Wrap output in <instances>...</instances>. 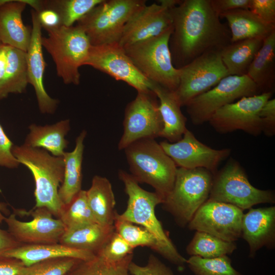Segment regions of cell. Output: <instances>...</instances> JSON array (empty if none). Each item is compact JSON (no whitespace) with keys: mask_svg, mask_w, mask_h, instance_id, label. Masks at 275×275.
<instances>
[{"mask_svg":"<svg viewBox=\"0 0 275 275\" xmlns=\"http://www.w3.org/2000/svg\"><path fill=\"white\" fill-rule=\"evenodd\" d=\"M171 13L169 47L177 69L205 53L221 51L231 43L228 26L221 22L210 0L179 1Z\"/></svg>","mask_w":275,"mask_h":275,"instance_id":"obj_1","label":"cell"},{"mask_svg":"<svg viewBox=\"0 0 275 275\" xmlns=\"http://www.w3.org/2000/svg\"><path fill=\"white\" fill-rule=\"evenodd\" d=\"M118 176L128 196L127 208L123 213L119 214L120 217L138 224L149 231L160 246L161 255L183 268L186 264V259L178 252L155 215V207L162 204L163 198L155 191L150 192L141 187L139 183L126 171L119 170Z\"/></svg>","mask_w":275,"mask_h":275,"instance_id":"obj_2","label":"cell"},{"mask_svg":"<svg viewBox=\"0 0 275 275\" xmlns=\"http://www.w3.org/2000/svg\"><path fill=\"white\" fill-rule=\"evenodd\" d=\"M12 153L20 164L27 167L33 176L34 208H46L58 218L64 206L59 196V188L64 178L63 156H55L44 149L24 144L14 145Z\"/></svg>","mask_w":275,"mask_h":275,"instance_id":"obj_3","label":"cell"},{"mask_svg":"<svg viewBox=\"0 0 275 275\" xmlns=\"http://www.w3.org/2000/svg\"><path fill=\"white\" fill-rule=\"evenodd\" d=\"M130 174L139 183L151 185L163 199L173 188L177 166L155 139L137 140L124 149Z\"/></svg>","mask_w":275,"mask_h":275,"instance_id":"obj_4","label":"cell"},{"mask_svg":"<svg viewBox=\"0 0 275 275\" xmlns=\"http://www.w3.org/2000/svg\"><path fill=\"white\" fill-rule=\"evenodd\" d=\"M44 29L48 35L42 37V45L51 56L57 75L65 84L79 85V68L85 65L92 45L86 33L77 25Z\"/></svg>","mask_w":275,"mask_h":275,"instance_id":"obj_5","label":"cell"},{"mask_svg":"<svg viewBox=\"0 0 275 275\" xmlns=\"http://www.w3.org/2000/svg\"><path fill=\"white\" fill-rule=\"evenodd\" d=\"M213 178V174L204 168H177L173 188L162 204L179 226H187L209 199Z\"/></svg>","mask_w":275,"mask_h":275,"instance_id":"obj_6","label":"cell"},{"mask_svg":"<svg viewBox=\"0 0 275 275\" xmlns=\"http://www.w3.org/2000/svg\"><path fill=\"white\" fill-rule=\"evenodd\" d=\"M145 0H103L77 22L90 43L98 46L119 43L124 26L146 5Z\"/></svg>","mask_w":275,"mask_h":275,"instance_id":"obj_7","label":"cell"},{"mask_svg":"<svg viewBox=\"0 0 275 275\" xmlns=\"http://www.w3.org/2000/svg\"><path fill=\"white\" fill-rule=\"evenodd\" d=\"M172 32L173 29L158 37L123 48L149 80L174 92L179 83V70L173 64L169 47Z\"/></svg>","mask_w":275,"mask_h":275,"instance_id":"obj_8","label":"cell"},{"mask_svg":"<svg viewBox=\"0 0 275 275\" xmlns=\"http://www.w3.org/2000/svg\"><path fill=\"white\" fill-rule=\"evenodd\" d=\"M209 200L233 205L243 211L262 203H274L273 191L253 186L240 163L230 159L213 175Z\"/></svg>","mask_w":275,"mask_h":275,"instance_id":"obj_9","label":"cell"},{"mask_svg":"<svg viewBox=\"0 0 275 275\" xmlns=\"http://www.w3.org/2000/svg\"><path fill=\"white\" fill-rule=\"evenodd\" d=\"M261 94L246 75H228L216 86L190 100L185 106L195 125L208 122L221 107L244 97Z\"/></svg>","mask_w":275,"mask_h":275,"instance_id":"obj_10","label":"cell"},{"mask_svg":"<svg viewBox=\"0 0 275 275\" xmlns=\"http://www.w3.org/2000/svg\"><path fill=\"white\" fill-rule=\"evenodd\" d=\"M179 70V83L174 93L181 106H186L229 75L221 51L205 53Z\"/></svg>","mask_w":275,"mask_h":275,"instance_id":"obj_11","label":"cell"},{"mask_svg":"<svg viewBox=\"0 0 275 275\" xmlns=\"http://www.w3.org/2000/svg\"><path fill=\"white\" fill-rule=\"evenodd\" d=\"M162 128L159 101L155 93L151 90L138 92L125 109L123 133L118 149L124 150L140 139L160 137Z\"/></svg>","mask_w":275,"mask_h":275,"instance_id":"obj_12","label":"cell"},{"mask_svg":"<svg viewBox=\"0 0 275 275\" xmlns=\"http://www.w3.org/2000/svg\"><path fill=\"white\" fill-rule=\"evenodd\" d=\"M272 94L266 92L242 97L218 109L208 122L219 133L241 130L257 136L262 133L260 111Z\"/></svg>","mask_w":275,"mask_h":275,"instance_id":"obj_13","label":"cell"},{"mask_svg":"<svg viewBox=\"0 0 275 275\" xmlns=\"http://www.w3.org/2000/svg\"><path fill=\"white\" fill-rule=\"evenodd\" d=\"M86 65L126 82L138 92L152 91L153 82L141 73L118 43L91 45Z\"/></svg>","mask_w":275,"mask_h":275,"instance_id":"obj_14","label":"cell"},{"mask_svg":"<svg viewBox=\"0 0 275 275\" xmlns=\"http://www.w3.org/2000/svg\"><path fill=\"white\" fill-rule=\"evenodd\" d=\"M243 215V211L236 206L208 199L196 212L187 227L235 242L241 237Z\"/></svg>","mask_w":275,"mask_h":275,"instance_id":"obj_15","label":"cell"},{"mask_svg":"<svg viewBox=\"0 0 275 275\" xmlns=\"http://www.w3.org/2000/svg\"><path fill=\"white\" fill-rule=\"evenodd\" d=\"M144 5L126 23L119 42L126 46L158 37L173 29L171 8L179 0H161Z\"/></svg>","mask_w":275,"mask_h":275,"instance_id":"obj_16","label":"cell"},{"mask_svg":"<svg viewBox=\"0 0 275 275\" xmlns=\"http://www.w3.org/2000/svg\"><path fill=\"white\" fill-rule=\"evenodd\" d=\"M159 144L179 168H204L213 175L217 172L219 164L229 156L231 151L229 148H211L199 141L187 129L178 141H163Z\"/></svg>","mask_w":275,"mask_h":275,"instance_id":"obj_17","label":"cell"},{"mask_svg":"<svg viewBox=\"0 0 275 275\" xmlns=\"http://www.w3.org/2000/svg\"><path fill=\"white\" fill-rule=\"evenodd\" d=\"M30 212L33 219L24 222L17 219L15 214L6 217L8 231L21 244L58 243L66 228L59 218H54L47 208H34Z\"/></svg>","mask_w":275,"mask_h":275,"instance_id":"obj_18","label":"cell"},{"mask_svg":"<svg viewBox=\"0 0 275 275\" xmlns=\"http://www.w3.org/2000/svg\"><path fill=\"white\" fill-rule=\"evenodd\" d=\"M32 27L30 45L26 51L29 84H31L36 93L39 109L43 114H53L57 107L58 101L51 98L46 92L43 83L46 64L42 51V26L38 13L31 11Z\"/></svg>","mask_w":275,"mask_h":275,"instance_id":"obj_19","label":"cell"},{"mask_svg":"<svg viewBox=\"0 0 275 275\" xmlns=\"http://www.w3.org/2000/svg\"><path fill=\"white\" fill-rule=\"evenodd\" d=\"M241 237L249 244L250 257L264 246L274 249L275 207L250 208L242 217Z\"/></svg>","mask_w":275,"mask_h":275,"instance_id":"obj_20","label":"cell"},{"mask_svg":"<svg viewBox=\"0 0 275 275\" xmlns=\"http://www.w3.org/2000/svg\"><path fill=\"white\" fill-rule=\"evenodd\" d=\"M29 0H6L0 7V43L26 52L31 29L22 19V13Z\"/></svg>","mask_w":275,"mask_h":275,"instance_id":"obj_21","label":"cell"},{"mask_svg":"<svg viewBox=\"0 0 275 275\" xmlns=\"http://www.w3.org/2000/svg\"><path fill=\"white\" fill-rule=\"evenodd\" d=\"M96 255L91 252L72 248L58 242L20 244L7 251L2 256L19 259L27 266L42 261L60 258L88 261Z\"/></svg>","mask_w":275,"mask_h":275,"instance_id":"obj_22","label":"cell"},{"mask_svg":"<svg viewBox=\"0 0 275 275\" xmlns=\"http://www.w3.org/2000/svg\"><path fill=\"white\" fill-rule=\"evenodd\" d=\"M152 91L159 100V109L163 121L160 137L170 143L180 140L187 130L186 118L182 113L181 105L174 92L153 83Z\"/></svg>","mask_w":275,"mask_h":275,"instance_id":"obj_23","label":"cell"},{"mask_svg":"<svg viewBox=\"0 0 275 275\" xmlns=\"http://www.w3.org/2000/svg\"><path fill=\"white\" fill-rule=\"evenodd\" d=\"M29 128L24 145L44 149L55 156H63L69 143L65 137L70 129L69 120L45 126L32 124Z\"/></svg>","mask_w":275,"mask_h":275,"instance_id":"obj_24","label":"cell"},{"mask_svg":"<svg viewBox=\"0 0 275 275\" xmlns=\"http://www.w3.org/2000/svg\"><path fill=\"white\" fill-rule=\"evenodd\" d=\"M231 34V42L252 39L264 40L273 30L275 25L268 24L249 9H236L224 13Z\"/></svg>","mask_w":275,"mask_h":275,"instance_id":"obj_25","label":"cell"},{"mask_svg":"<svg viewBox=\"0 0 275 275\" xmlns=\"http://www.w3.org/2000/svg\"><path fill=\"white\" fill-rule=\"evenodd\" d=\"M115 231L114 226H104L97 223L85 224L66 229L59 243L96 255Z\"/></svg>","mask_w":275,"mask_h":275,"instance_id":"obj_26","label":"cell"},{"mask_svg":"<svg viewBox=\"0 0 275 275\" xmlns=\"http://www.w3.org/2000/svg\"><path fill=\"white\" fill-rule=\"evenodd\" d=\"M86 135L87 131L83 130L76 139L73 150L65 152L63 156L64 178L59 188V196L64 205L68 204L81 190L84 142Z\"/></svg>","mask_w":275,"mask_h":275,"instance_id":"obj_27","label":"cell"},{"mask_svg":"<svg viewBox=\"0 0 275 275\" xmlns=\"http://www.w3.org/2000/svg\"><path fill=\"white\" fill-rule=\"evenodd\" d=\"M246 75L256 85L260 93L273 92L275 82V30L263 40Z\"/></svg>","mask_w":275,"mask_h":275,"instance_id":"obj_28","label":"cell"},{"mask_svg":"<svg viewBox=\"0 0 275 275\" xmlns=\"http://www.w3.org/2000/svg\"><path fill=\"white\" fill-rule=\"evenodd\" d=\"M86 194L88 204L96 222L104 226H114L117 211L110 181L106 177L95 175Z\"/></svg>","mask_w":275,"mask_h":275,"instance_id":"obj_29","label":"cell"},{"mask_svg":"<svg viewBox=\"0 0 275 275\" xmlns=\"http://www.w3.org/2000/svg\"><path fill=\"white\" fill-rule=\"evenodd\" d=\"M29 84L26 52L7 45V64L0 80V100L11 93H22Z\"/></svg>","mask_w":275,"mask_h":275,"instance_id":"obj_30","label":"cell"},{"mask_svg":"<svg viewBox=\"0 0 275 275\" xmlns=\"http://www.w3.org/2000/svg\"><path fill=\"white\" fill-rule=\"evenodd\" d=\"M263 41L260 39L241 40L231 43L221 51L222 61L229 75H246Z\"/></svg>","mask_w":275,"mask_h":275,"instance_id":"obj_31","label":"cell"},{"mask_svg":"<svg viewBox=\"0 0 275 275\" xmlns=\"http://www.w3.org/2000/svg\"><path fill=\"white\" fill-rule=\"evenodd\" d=\"M236 249L235 242L227 241L208 233L196 231L186 250L191 256L214 258L230 255Z\"/></svg>","mask_w":275,"mask_h":275,"instance_id":"obj_32","label":"cell"},{"mask_svg":"<svg viewBox=\"0 0 275 275\" xmlns=\"http://www.w3.org/2000/svg\"><path fill=\"white\" fill-rule=\"evenodd\" d=\"M133 254L112 262L96 255L92 259L80 261L66 275H129V265Z\"/></svg>","mask_w":275,"mask_h":275,"instance_id":"obj_33","label":"cell"},{"mask_svg":"<svg viewBox=\"0 0 275 275\" xmlns=\"http://www.w3.org/2000/svg\"><path fill=\"white\" fill-rule=\"evenodd\" d=\"M103 0L43 1V8L53 10L60 16L61 25L73 26Z\"/></svg>","mask_w":275,"mask_h":275,"instance_id":"obj_34","label":"cell"},{"mask_svg":"<svg viewBox=\"0 0 275 275\" xmlns=\"http://www.w3.org/2000/svg\"><path fill=\"white\" fill-rule=\"evenodd\" d=\"M115 231L132 248L147 246L161 255V250L156 238L147 229L123 219L116 213L114 224Z\"/></svg>","mask_w":275,"mask_h":275,"instance_id":"obj_35","label":"cell"},{"mask_svg":"<svg viewBox=\"0 0 275 275\" xmlns=\"http://www.w3.org/2000/svg\"><path fill=\"white\" fill-rule=\"evenodd\" d=\"M58 218L66 229L97 223L88 204L86 190L81 189L68 204L64 205Z\"/></svg>","mask_w":275,"mask_h":275,"instance_id":"obj_36","label":"cell"},{"mask_svg":"<svg viewBox=\"0 0 275 275\" xmlns=\"http://www.w3.org/2000/svg\"><path fill=\"white\" fill-rule=\"evenodd\" d=\"M231 263L228 255L214 258L192 256L186 259V264L195 275H243Z\"/></svg>","mask_w":275,"mask_h":275,"instance_id":"obj_37","label":"cell"},{"mask_svg":"<svg viewBox=\"0 0 275 275\" xmlns=\"http://www.w3.org/2000/svg\"><path fill=\"white\" fill-rule=\"evenodd\" d=\"M80 261L71 258L42 261L25 266L19 275H66Z\"/></svg>","mask_w":275,"mask_h":275,"instance_id":"obj_38","label":"cell"},{"mask_svg":"<svg viewBox=\"0 0 275 275\" xmlns=\"http://www.w3.org/2000/svg\"><path fill=\"white\" fill-rule=\"evenodd\" d=\"M133 250L134 249L115 231L96 255L107 261L116 262L133 254Z\"/></svg>","mask_w":275,"mask_h":275,"instance_id":"obj_39","label":"cell"},{"mask_svg":"<svg viewBox=\"0 0 275 275\" xmlns=\"http://www.w3.org/2000/svg\"><path fill=\"white\" fill-rule=\"evenodd\" d=\"M128 269L132 275H174L170 268L153 255L149 256L145 266H140L131 261Z\"/></svg>","mask_w":275,"mask_h":275,"instance_id":"obj_40","label":"cell"},{"mask_svg":"<svg viewBox=\"0 0 275 275\" xmlns=\"http://www.w3.org/2000/svg\"><path fill=\"white\" fill-rule=\"evenodd\" d=\"M249 10L264 22L275 25V0H251Z\"/></svg>","mask_w":275,"mask_h":275,"instance_id":"obj_41","label":"cell"},{"mask_svg":"<svg viewBox=\"0 0 275 275\" xmlns=\"http://www.w3.org/2000/svg\"><path fill=\"white\" fill-rule=\"evenodd\" d=\"M13 146L0 124V166L13 169L20 164L12 153Z\"/></svg>","mask_w":275,"mask_h":275,"instance_id":"obj_42","label":"cell"},{"mask_svg":"<svg viewBox=\"0 0 275 275\" xmlns=\"http://www.w3.org/2000/svg\"><path fill=\"white\" fill-rule=\"evenodd\" d=\"M259 117L261 120L262 132L268 136L275 134V99L268 100L261 108Z\"/></svg>","mask_w":275,"mask_h":275,"instance_id":"obj_43","label":"cell"},{"mask_svg":"<svg viewBox=\"0 0 275 275\" xmlns=\"http://www.w3.org/2000/svg\"><path fill=\"white\" fill-rule=\"evenodd\" d=\"M214 12L220 17L222 14L236 9H249L251 0H210Z\"/></svg>","mask_w":275,"mask_h":275,"instance_id":"obj_44","label":"cell"},{"mask_svg":"<svg viewBox=\"0 0 275 275\" xmlns=\"http://www.w3.org/2000/svg\"><path fill=\"white\" fill-rule=\"evenodd\" d=\"M25 266L19 259L0 257V275H19Z\"/></svg>","mask_w":275,"mask_h":275,"instance_id":"obj_45","label":"cell"},{"mask_svg":"<svg viewBox=\"0 0 275 275\" xmlns=\"http://www.w3.org/2000/svg\"><path fill=\"white\" fill-rule=\"evenodd\" d=\"M37 13L42 28H53L61 25L60 16L53 10L43 8Z\"/></svg>","mask_w":275,"mask_h":275,"instance_id":"obj_46","label":"cell"},{"mask_svg":"<svg viewBox=\"0 0 275 275\" xmlns=\"http://www.w3.org/2000/svg\"><path fill=\"white\" fill-rule=\"evenodd\" d=\"M20 244L8 231L0 228V257L7 251Z\"/></svg>","mask_w":275,"mask_h":275,"instance_id":"obj_47","label":"cell"},{"mask_svg":"<svg viewBox=\"0 0 275 275\" xmlns=\"http://www.w3.org/2000/svg\"><path fill=\"white\" fill-rule=\"evenodd\" d=\"M7 64V45L0 44V80L3 77Z\"/></svg>","mask_w":275,"mask_h":275,"instance_id":"obj_48","label":"cell"},{"mask_svg":"<svg viewBox=\"0 0 275 275\" xmlns=\"http://www.w3.org/2000/svg\"><path fill=\"white\" fill-rule=\"evenodd\" d=\"M8 212L9 211L6 204L5 203L0 202V226L2 224L3 222H4L6 218V217L4 215V214H7Z\"/></svg>","mask_w":275,"mask_h":275,"instance_id":"obj_49","label":"cell"},{"mask_svg":"<svg viewBox=\"0 0 275 275\" xmlns=\"http://www.w3.org/2000/svg\"><path fill=\"white\" fill-rule=\"evenodd\" d=\"M0 44H1V43H0Z\"/></svg>","mask_w":275,"mask_h":275,"instance_id":"obj_50","label":"cell"}]
</instances>
